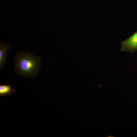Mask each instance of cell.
<instances>
[{
	"label": "cell",
	"instance_id": "6da1fadb",
	"mask_svg": "<svg viewBox=\"0 0 137 137\" xmlns=\"http://www.w3.org/2000/svg\"><path fill=\"white\" fill-rule=\"evenodd\" d=\"M14 59V71L18 75L28 78L38 75L42 65L40 57L24 51L18 53Z\"/></svg>",
	"mask_w": 137,
	"mask_h": 137
},
{
	"label": "cell",
	"instance_id": "7a4b0ae2",
	"mask_svg": "<svg viewBox=\"0 0 137 137\" xmlns=\"http://www.w3.org/2000/svg\"><path fill=\"white\" fill-rule=\"evenodd\" d=\"M122 52L131 53L137 52V31L126 40L121 42Z\"/></svg>",
	"mask_w": 137,
	"mask_h": 137
},
{
	"label": "cell",
	"instance_id": "3957f363",
	"mask_svg": "<svg viewBox=\"0 0 137 137\" xmlns=\"http://www.w3.org/2000/svg\"><path fill=\"white\" fill-rule=\"evenodd\" d=\"M10 49L9 44L4 42H1L0 44V69L3 67L6 59L7 52Z\"/></svg>",
	"mask_w": 137,
	"mask_h": 137
},
{
	"label": "cell",
	"instance_id": "277c9868",
	"mask_svg": "<svg viewBox=\"0 0 137 137\" xmlns=\"http://www.w3.org/2000/svg\"><path fill=\"white\" fill-rule=\"evenodd\" d=\"M16 90L12 89L10 85H0V96H4L11 95Z\"/></svg>",
	"mask_w": 137,
	"mask_h": 137
}]
</instances>
